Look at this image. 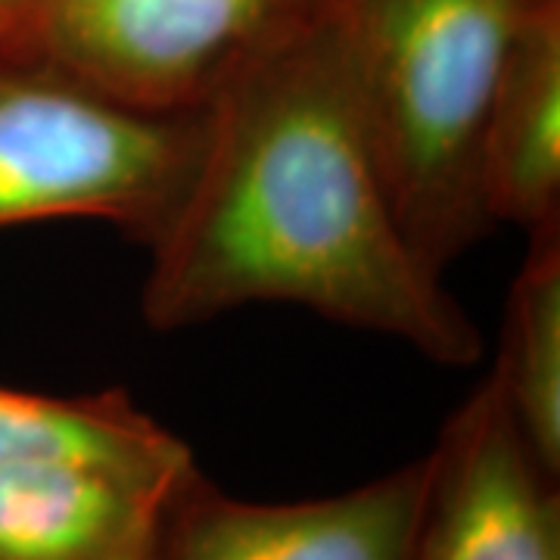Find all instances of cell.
I'll return each mask as SVG.
<instances>
[{
    "mask_svg": "<svg viewBox=\"0 0 560 560\" xmlns=\"http://www.w3.org/2000/svg\"><path fill=\"white\" fill-rule=\"evenodd\" d=\"M330 0H44L25 54L147 113H202Z\"/></svg>",
    "mask_w": 560,
    "mask_h": 560,
    "instance_id": "4",
    "label": "cell"
},
{
    "mask_svg": "<svg viewBox=\"0 0 560 560\" xmlns=\"http://www.w3.org/2000/svg\"><path fill=\"white\" fill-rule=\"evenodd\" d=\"M147 246L153 330L283 302L448 368L482 355L477 324L401 231L330 3L202 109L190 178Z\"/></svg>",
    "mask_w": 560,
    "mask_h": 560,
    "instance_id": "1",
    "label": "cell"
},
{
    "mask_svg": "<svg viewBox=\"0 0 560 560\" xmlns=\"http://www.w3.org/2000/svg\"><path fill=\"white\" fill-rule=\"evenodd\" d=\"M44 0H0V54H25Z\"/></svg>",
    "mask_w": 560,
    "mask_h": 560,
    "instance_id": "11",
    "label": "cell"
},
{
    "mask_svg": "<svg viewBox=\"0 0 560 560\" xmlns=\"http://www.w3.org/2000/svg\"><path fill=\"white\" fill-rule=\"evenodd\" d=\"M202 113H147L32 54H0V228L119 224L150 241L180 197Z\"/></svg>",
    "mask_w": 560,
    "mask_h": 560,
    "instance_id": "3",
    "label": "cell"
},
{
    "mask_svg": "<svg viewBox=\"0 0 560 560\" xmlns=\"http://www.w3.org/2000/svg\"><path fill=\"white\" fill-rule=\"evenodd\" d=\"M523 0H330L401 231L445 268L492 228L482 135Z\"/></svg>",
    "mask_w": 560,
    "mask_h": 560,
    "instance_id": "2",
    "label": "cell"
},
{
    "mask_svg": "<svg viewBox=\"0 0 560 560\" xmlns=\"http://www.w3.org/2000/svg\"><path fill=\"white\" fill-rule=\"evenodd\" d=\"M430 458L415 560H560L558 480L523 440L499 371L460 405Z\"/></svg>",
    "mask_w": 560,
    "mask_h": 560,
    "instance_id": "6",
    "label": "cell"
},
{
    "mask_svg": "<svg viewBox=\"0 0 560 560\" xmlns=\"http://www.w3.org/2000/svg\"><path fill=\"white\" fill-rule=\"evenodd\" d=\"M482 206L526 231L560 219V0H523L482 135Z\"/></svg>",
    "mask_w": 560,
    "mask_h": 560,
    "instance_id": "8",
    "label": "cell"
},
{
    "mask_svg": "<svg viewBox=\"0 0 560 560\" xmlns=\"http://www.w3.org/2000/svg\"><path fill=\"white\" fill-rule=\"evenodd\" d=\"M184 477L88 460L0 464V560H106L156 529Z\"/></svg>",
    "mask_w": 560,
    "mask_h": 560,
    "instance_id": "7",
    "label": "cell"
},
{
    "mask_svg": "<svg viewBox=\"0 0 560 560\" xmlns=\"http://www.w3.org/2000/svg\"><path fill=\"white\" fill-rule=\"evenodd\" d=\"M511 415L548 477L560 474V219L529 231L495 361Z\"/></svg>",
    "mask_w": 560,
    "mask_h": 560,
    "instance_id": "10",
    "label": "cell"
},
{
    "mask_svg": "<svg viewBox=\"0 0 560 560\" xmlns=\"http://www.w3.org/2000/svg\"><path fill=\"white\" fill-rule=\"evenodd\" d=\"M156 526H160V523H156ZM153 536H156V529H153L150 536H143V539L125 545L121 551H116L113 558L106 560H150L153 558Z\"/></svg>",
    "mask_w": 560,
    "mask_h": 560,
    "instance_id": "12",
    "label": "cell"
},
{
    "mask_svg": "<svg viewBox=\"0 0 560 560\" xmlns=\"http://www.w3.org/2000/svg\"><path fill=\"white\" fill-rule=\"evenodd\" d=\"M40 458L88 460L140 477L197 470L190 448L121 389L60 399L0 386V464Z\"/></svg>",
    "mask_w": 560,
    "mask_h": 560,
    "instance_id": "9",
    "label": "cell"
},
{
    "mask_svg": "<svg viewBox=\"0 0 560 560\" xmlns=\"http://www.w3.org/2000/svg\"><path fill=\"white\" fill-rule=\"evenodd\" d=\"M433 458L330 499L261 504L200 474L162 511L150 560H415Z\"/></svg>",
    "mask_w": 560,
    "mask_h": 560,
    "instance_id": "5",
    "label": "cell"
}]
</instances>
